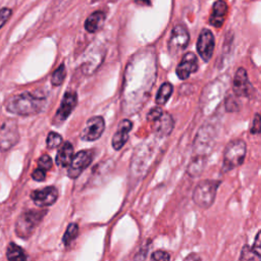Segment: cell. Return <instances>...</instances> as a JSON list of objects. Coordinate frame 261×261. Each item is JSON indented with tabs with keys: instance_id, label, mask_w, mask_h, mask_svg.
Here are the masks:
<instances>
[{
	"instance_id": "cell-32",
	"label": "cell",
	"mask_w": 261,
	"mask_h": 261,
	"mask_svg": "<svg viewBox=\"0 0 261 261\" xmlns=\"http://www.w3.org/2000/svg\"><path fill=\"white\" fill-rule=\"evenodd\" d=\"M162 112H163V110H162L159 106L151 108L150 111H149L148 114H147V119H148V121H150V122L153 121V120H154L155 118H157Z\"/></svg>"
},
{
	"instance_id": "cell-9",
	"label": "cell",
	"mask_w": 261,
	"mask_h": 261,
	"mask_svg": "<svg viewBox=\"0 0 261 261\" xmlns=\"http://www.w3.org/2000/svg\"><path fill=\"white\" fill-rule=\"evenodd\" d=\"M19 140L18 129L14 120L5 121L0 127V150L7 151Z\"/></svg>"
},
{
	"instance_id": "cell-6",
	"label": "cell",
	"mask_w": 261,
	"mask_h": 261,
	"mask_svg": "<svg viewBox=\"0 0 261 261\" xmlns=\"http://www.w3.org/2000/svg\"><path fill=\"white\" fill-rule=\"evenodd\" d=\"M190 41V35L187 28L184 24H176L171 31V35L168 41V51L171 55H176L184 51Z\"/></svg>"
},
{
	"instance_id": "cell-18",
	"label": "cell",
	"mask_w": 261,
	"mask_h": 261,
	"mask_svg": "<svg viewBox=\"0 0 261 261\" xmlns=\"http://www.w3.org/2000/svg\"><path fill=\"white\" fill-rule=\"evenodd\" d=\"M73 157V146L70 142H65L62 144V146L59 148L56 157L55 162L60 167H68Z\"/></svg>"
},
{
	"instance_id": "cell-25",
	"label": "cell",
	"mask_w": 261,
	"mask_h": 261,
	"mask_svg": "<svg viewBox=\"0 0 261 261\" xmlns=\"http://www.w3.org/2000/svg\"><path fill=\"white\" fill-rule=\"evenodd\" d=\"M65 75H66V70H65V66L64 64H60L55 70L54 72L52 73V76H51V84L53 86H60L64 79H65Z\"/></svg>"
},
{
	"instance_id": "cell-19",
	"label": "cell",
	"mask_w": 261,
	"mask_h": 261,
	"mask_svg": "<svg viewBox=\"0 0 261 261\" xmlns=\"http://www.w3.org/2000/svg\"><path fill=\"white\" fill-rule=\"evenodd\" d=\"M105 20V14L103 11H95L88 16L85 21V29L89 33H96Z\"/></svg>"
},
{
	"instance_id": "cell-20",
	"label": "cell",
	"mask_w": 261,
	"mask_h": 261,
	"mask_svg": "<svg viewBox=\"0 0 261 261\" xmlns=\"http://www.w3.org/2000/svg\"><path fill=\"white\" fill-rule=\"evenodd\" d=\"M206 162H207V157L193 156L191 162L189 163V165L187 167L188 174L192 177L199 176L203 172Z\"/></svg>"
},
{
	"instance_id": "cell-7",
	"label": "cell",
	"mask_w": 261,
	"mask_h": 261,
	"mask_svg": "<svg viewBox=\"0 0 261 261\" xmlns=\"http://www.w3.org/2000/svg\"><path fill=\"white\" fill-rule=\"evenodd\" d=\"M94 159V152L92 150H81L73 155L72 160L67 169L69 178H77L82 172L89 167Z\"/></svg>"
},
{
	"instance_id": "cell-22",
	"label": "cell",
	"mask_w": 261,
	"mask_h": 261,
	"mask_svg": "<svg viewBox=\"0 0 261 261\" xmlns=\"http://www.w3.org/2000/svg\"><path fill=\"white\" fill-rule=\"evenodd\" d=\"M172 91H173V87L170 83H168V82L163 83L160 86V88L157 92V95H156V98H155L156 104L157 105H164L168 101L169 97L171 96Z\"/></svg>"
},
{
	"instance_id": "cell-26",
	"label": "cell",
	"mask_w": 261,
	"mask_h": 261,
	"mask_svg": "<svg viewBox=\"0 0 261 261\" xmlns=\"http://www.w3.org/2000/svg\"><path fill=\"white\" fill-rule=\"evenodd\" d=\"M61 143H62V137L59 134L55 132H50L48 134L47 140H46V145L48 149L57 148Z\"/></svg>"
},
{
	"instance_id": "cell-27",
	"label": "cell",
	"mask_w": 261,
	"mask_h": 261,
	"mask_svg": "<svg viewBox=\"0 0 261 261\" xmlns=\"http://www.w3.org/2000/svg\"><path fill=\"white\" fill-rule=\"evenodd\" d=\"M241 108L240 101L232 95H229L225 100V109L228 112H236L239 111Z\"/></svg>"
},
{
	"instance_id": "cell-12",
	"label": "cell",
	"mask_w": 261,
	"mask_h": 261,
	"mask_svg": "<svg viewBox=\"0 0 261 261\" xmlns=\"http://www.w3.org/2000/svg\"><path fill=\"white\" fill-rule=\"evenodd\" d=\"M58 198V191L55 187H46L43 189L35 190L31 193V199L33 202L41 208L53 205Z\"/></svg>"
},
{
	"instance_id": "cell-29",
	"label": "cell",
	"mask_w": 261,
	"mask_h": 261,
	"mask_svg": "<svg viewBox=\"0 0 261 261\" xmlns=\"http://www.w3.org/2000/svg\"><path fill=\"white\" fill-rule=\"evenodd\" d=\"M151 261H170V255L168 252L163 250H157L152 253Z\"/></svg>"
},
{
	"instance_id": "cell-37",
	"label": "cell",
	"mask_w": 261,
	"mask_h": 261,
	"mask_svg": "<svg viewBox=\"0 0 261 261\" xmlns=\"http://www.w3.org/2000/svg\"><path fill=\"white\" fill-rule=\"evenodd\" d=\"M135 2L140 5H151V0H135Z\"/></svg>"
},
{
	"instance_id": "cell-36",
	"label": "cell",
	"mask_w": 261,
	"mask_h": 261,
	"mask_svg": "<svg viewBox=\"0 0 261 261\" xmlns=\"http://www.w3.org/2000/svg\"><path fill=\"white\" fill-rule=\"evenodd\" d=\"M184 261H201V257L197 253H191L184 259Z\"/></svg>"
},
{
	"instance_id": "cell-33",
	"label": "cell",
	"mask_w": 261,
	"mask_h": 261,
	"mask_svg": "<svg viewBox=\"0 0 261 261\" xmlns=\"http://www.w3.org/2000/svg\"><path fill=\"white\" fill-rule=\"evenodd\" d=\"M32 177H33V179H35V180H37V181H43V180H45V178H46V171L38 167V168H36V169L33 171Z\"/></svg>"
},
{
	"instance_id": "cell-17",
	"label": "cell",
	"mask_w": 261,
	"mask_h": 261,
	"mask_svg": "<svg viewBox=\"0 0 261 261\" xmlns=\"http://www.w3.org/2000/svg\"><path fill=\"white\" fill-rule=\"evenodd\" d=\"M227 13V5L223 0H217L212 6V11L209 16V23L215 28H220Z\"/></svg>"
},
{
	"instance_id": "cell-13",
	"label": "cell",
	"mask_w": 261,
	"mask_h": 261,
	"mask_svg": "<svg viewBox=\"0 0 261 261\" xmlns=\"http://www.w3.org/2000/svg\"><path fill=\"white\" fill-rule=\"evenodd\" d=\"M232 90L237 97H248L253 88L249 82L248 74L245 68L240 67L234 74L233 83H232Z\"/></svg>"
},
{
	"instance_id": "cell-3",
	"label": "cell",
	"mask_w": 261,
	"mask_h": 261,
	"mask_svg": "<svg viewBox=\"0 0 261 261\" xmlns=\"http://www.w3.org/2000/svg\"><path fill=\"white\" fill-rule=\"evenodd\" d=\"M46 213H47V210L45 209L28 210L21 213L15 222L14 229H15L16 236L21 239L30 238L35 231L36 227L42 221Z\"/></svg>"
},
{
	"instance_id": "cell-11",
	"label": "cell",
	"mask_w": 261,
	"mask_h": 261,
	"mask_svg": "<svg viewBox=\"0 0 261 261\" xmlns=\"http://www.w3.org/2000/svg\"><path fill=\"white\" fill-rule=\"evenodd\" d=\"M215 41L212 32L208 29H203L197 41V51L204 61H209L214 51Z\"/></svg>"
},
{
	"instance_id": "cell-31",
	"label": "cell",
	"mask_w": 261,
	"mask_h": 261,
	"mask_svg": "<svg viewBox=\"0 0 261 261\" xmlns=\"http://www.w3.org/2000/svg\"><path fill=\"white\" fill-rule=\"evenodd\" d=\"M260 120H261L260 114H259V113H256V114H255V117H254V119H253L252 126H251V128H250V133H251L252 135H258V134H260V130H261V127H260V126H261Z\"/></svg>"
},
{
	"instance_id": "cell-5",
	"label": "cell",
	"mask_w": 261,
	"mask_h": 261,
	"mask_svg": "<svg viewBox=\"0 0 261 261\" xmlns=\"http://www.w3.org/2000/svg\"><path fill=\"white\" fill-rule=\"evenodd\" d=\"M215 137L216 130L212 125H202L194 140L193 156L208 157V155L212 151Z\"/></svg>"
},
{
	"instance_id": "cell-14",
	"label": "cell",
	"mask_w": 261,
	"mask_h": 261,
	"mask_svg": "<svg viewBox=\"0 0 261 261\" xmlns=\"http://www.w3.org/2000/svg\"><path fill=\"white\" fill-rule=\"evenodd\" d=\"M152 122L153 133L160 138L167 137L171 134L174 126V120L172 116L168 112H162L157 118H155Z\"/></svg>"
},
{
	"instance_id": "cell-24",
	"label": "cell",
	"mask_w": 261,
	"mask_h": 261,
	"mask_svg": "<svg viewBox=\"0 0 261 261\" xmlns=\"http://www.w3.org/2000/svg\"><path fill=\"white\" fill-rule=\"evenodd\" d=\"M239 261H261V254L253 250L250 246L245 245L242 249Z\"/></svg>"
},
{
	"instance_id": "cell-8",
	"label": "cell",
	"mask_w": 261,
	"mask_h": 261,
	"mask_svg": "<svg viewBox=\"0 0 261 261\" xmlns=\"http://www.w3.org/2000/svg\"><path fill=\"white\" fill-rule=\"evenodd\" d=\"M77 104V95L73 91H67L61 100L60 106L57 109L54 118L53 123L54 124H61L64 120L67 119V117L71 114L72 110L75 108Z\"/></svg>"
},
{
	"instance_id": "cell-1",
	"label": "cell",
	"mask_w": 261,
	"mask_h": 261,
	"mask_svg": "<svg viewBox=\"0 0 261 261\" xmlns=\"http://www.w3.org/2000/svg\"><path fill=\"white\" fill-rule=\"evenodd\" d=\"M46 104V98L30 92L12 96L6 103L7 111L17 115H34L41 112Z\"/></svg>"
},
{
	"instance_id": "cell-35",
	"label": "cell",
	"mask_w": 261,
	"mask_h": 261,
	"mask_svg": "<svg viewBox=\"0 0 261 261\" xmlns=\"http://www.w3.org/2000/svg\"><path fill=\"white\" fill-rule=\"evenodd\" d=\"M260 234H261V231L259 230L255 237V242L253 244V246L251 247L253 250H255L256 252L260 253L261 254V240H260Z\"/></svg>"
},
{
	"instance_id": "cell-10",
	"label": "cell",
	"mask_w": 261,
	"mask_h": 261,
	"mask_svg": "<svg viewBox=\"0 0 261 261\" xmlns=\"http://www.w3.org/2000/svg\"><path fill=\"white\" fill-rule=\"evenodd\" d=\"M105 129V120L102 116H92L86 122L85 127L81 133L83 141L92 142L98 140Z\"/></svg>"
},
{
	"instance_id": "cell-23",
	"label": "cell",
	"mask_w": 261,
	"mask_h": 261,
	"mask_svg": "<svg viewBox=\"0 0 261 261\" xmlns=\"http://www.w3.org/2000/svg\"><path fill=\"white\" fill-rule=\"evenodd\" d=\"M79 236V225L74 222H71L67 225V228L62 237V243L64 246H69Z\"/></svg>"
},
{
	"instance_id": "cell-15",
	"label": "cell",
	"mask_w": 261,
	"mask_h": 261,
	"mask_svg": "<svg viewBox=\"0 0 261 261\" xmlns=\"http://www.w3.org/2000/svg\"><path fill=\"white\" fill-rule=\"evenodd\" d=\"M133 128V122L129 119H122L119 121L117 128L112 137L111 145L115 151L120 150L128 140V134Z\"/></svg>"
},
{
	"instance_id": "cell-4",
	"label": "cell",
	"mask_w": 261,
	"mask_h": 261,
	"mask_svg": "<svg viewBox=\"0 0 261 261\" xmlns=\"http://www.w3.org/2000/svg\"><path fill=\"white\" fill-rule=\"evenodd\" d=\"M220 181L216 179L201 180L193 191V202L202 209H208L214 203Z\"/></svg>"
},
{
	"instance_id": "cell-30",
	"label": "cell",
	"mask_w": 261,
	"mask_h": 261,
	"mask_svg": "<svg viewBox=\"0 0 261 261\" xmlns=\"http://www.w3.org/2000/svg\"><path fill=\"white\" fill-rule=\"evenodd\" d=\"M11 13H12V10L10 8L3 7L0 9V29L7 22Z\"/></svg>"
},
{
	"instance_id": "cell-2",
	"label": "cell",
	"mask_w": 261,
	"mask_h": 261,
	"mask_svg": "<svg viewBox=\"0 0 261 261\" xmlns=\"http://www.w3.org/2000/svg\"><path fill=\"white\" fill-rule=\"evenodd\" d=\"M247 154V145L241 139L230 141L224 148L222 171L227 172L242 165Z\"/></svg>"
},
{
	"instance_id": "cell-34",
	"label": "cell",
	"mask_w": 261,
	"mask_h": 261,
	"mask_svg": "<svg viewBox=\"0 0 261 261\" xmlns=\"http://www.w3.org/2000/svg\"><path fill=\"white\" fill-rule=\"evenodd\" d=\"M148 246L145 248H142L139 250V252L136 254L135 256V261H145L146 257H147V253H148Z\"/></svg>"
},
{
	"instance_id": "cell-16",
	"label": "cell",
	"mask_w": 261,
	"mask_h": 261,
	"mask_svg": "<svg viewBox=\"0 0 261 261\" xmlns=\"http://www.w3.org/2000/svg\"><path fill=\"white\" fill-rule=\"evenodd\" d=\"M198 69V60L193 52H188L184 55L181 61L177 65L175 71L180 80H186L191 73Z\"/></svg>"
},
{
	"instance_id": "cell-28",
	"label": "cell",
	"mask_w": 261,
	"mask_h": 261,
	"mask_svg": "<svg viewBox=\"0 0 261 261\" xmlns=\"http://www.w3.org/2000/svg\"><path fill=\"white\" fill-rule=\"evenodd\" d=\"M52 159L48 154H43L39 159H38V167L43 169V170H49L52 167Z\"/></svg>"
},
{
	"instance_id": "cell-21",
	"label": "cell",
	"mask_w": 261,
	"mask_h": 261,
	"mask_svg": "<svg viewBox=\"0 0 261 261\" xmlns=\"http://www.w3.org/2000/svg\"><path fill=\"white\" fill-rule=\"evenodd\" d=\"M8 261H27V254L21 247L14 243H10L6 250Z\"/></svg>"
}]
</instances>
